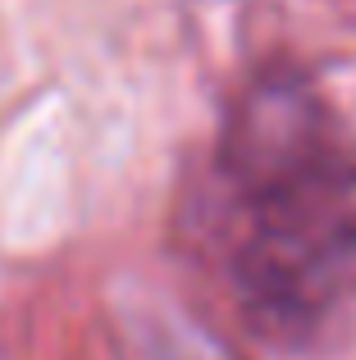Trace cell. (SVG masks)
<instances>
[{"instance_id": "6da1fadb", "label": "cell", "mask_w": 356, "mask_h": 360, "mask_svg": "<svg viewBox=\"0 0 356 360\" xmlns=\"http://www.w3.org/2000/svg\"><path fill=\"white\" fill-rule=\"evenodd\" d=\"M178 233L274 352L356 324V128L306 69L265 64L229 96Z\"/></svg>"}, {"instance_id": "7a4b0ae2", "label": "cell", "mask_w": 356, "mask_h": 360, "mask_svg": "<svg viewBox=\"0 0 356 360\" xmlns=\"http://www.w3.org/2000/svg\"><path fill=\"white\" fill-rule=\"evenodd\" d=\"M115 347L119 360H242L210 324L151 292L115 306Z\"/></svg>"}]
</instances>
